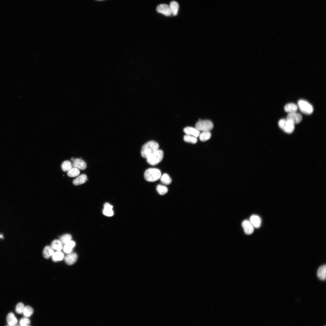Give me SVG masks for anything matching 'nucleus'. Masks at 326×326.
Masks as SVG:
<instances>
[{"mask_svg":"<svg viewBox=\"0 0 326 326\" xmlns=\"http://www.w3.org/2000/svg\"><path fill=\"white\" fill-rule=\"evenodd\" d=\"M156 190L159 194L164 195L167 193L168 190L166 187L159 184L157 186Z\"/></svg>","mask_w":326,"mask_h":326,"instance_id":"c756f323","label":"nucleus"},{"mask_svg":"<svg viewBox=\"0 0 326 326\" xmlns=\"http://www.w3.org/2000/svg\"><path fill=\"white\" fill-rule=\"evenodd\" d=\"M294 124L287 119H282L278 122L280 127L286 133H291L294 129Z\"/></svg>","mask_w":326,"mask_h":326,"instance_id":"39448f33","label":"nucleus"},{"mask_svg":"<svg viewBox=\"0 0 326 326\" xmlns=\"http://www.w3.org/2000/svg\"><path fill=\"white\" fill-rule=\"evenodd\" d=\"M169 6L171 14L174 16L176 15L177 14L179 7L178 3L175 1H172L170 2Z\"/></svg>","mask_w":326,"mask_h":326,"instance_id":"a211bd4d","label":"nucleus"},{"mask_svg":"<svg viewBox=\"0 0 326 326\" xmlns=\"http://www.w3.org/2000/svg\"><path fill=\"white\" fill-rule=\"evenodd\" d=\"M159 145L156 142L154 141H149L142 146L141 152L142 156L147 158L157 150L158 149Z\"/></svg>","mask_w":326,"mask_h":326,"instance_id":"f257e3e1","label":"nucleus"},{"mask_svg":"<svg viewBox=\"0 0 326 326\" xmlns=\"http://www.w3.org/2000/svg\"><path fill=\"white\" fill-rule=\"evenodd\" d=\"M184 139L186 142L193 144H195L197 142V139L196 137L192 136L187 134L184 136Z\"/></svg>","mask_w":326,"mask_h":326,"instance_id":"c85d7f7f","label":"nucleus"},{"mask_svg":"<svg viewBox=\"0 0 326 326\" xmlns=\"http://www.w3.org/2000/svg\"><path fill=\"white\" fill-rule=\"evenodd\" d=\"M302 116L300 114L296 112L290 113L287 116V120L294 124L299 123L302 120Z\"/></svg>","mask_w":326,"mask_h":326,"instance_id":"0eeeda50","label":"nucleus"},{"mask_svg":"<svg viewBox=\"0 0 326 326\" xmlns=\"http://www.w3.org/2000/svg\"><path fill=\"white\" fill-rule=\"evenodd\" d=\"M163 156V151L160 149H158L146 158L147 161L149 164L155 165L162 160Z\"/></svg>","mask_w":326,"mask_h":326,"instance_id":"7ed1b4c3","label":"nucleus"},{"mask_svg":"<svg viewBox=\"0 0 326 326\" xmlns=\"http://www.w3.org/2000/svg\"><path fill=\"white\" fill-rule=\"evenodd\" d=\"M87 176L84 174L78 177L73 181V184L75 185H78L84 183L87 180Z\"/></svg>","mask_w":326,"mask_h":326,"instance_id":"dca6fc26","label":"nucleus"},{"mask_svg":"<svg viewBox=\"0 0 326 326\" xmlns=\"http://www.w3.org/2000/svg\"><path fill=\"white\" fill-rule=\"evenodd\" d=\"M297 109V106L293 103L288 104H286L284 107L285 111L289 113L296 112Z\"/></svg>","mask_w":326,"mask_h":326,"instance_id":"aec40b11","label":"nucleus"},{"mask_svg":"<svg viewBox=\"0 0 326 326\" xmlns=\"http://www.w3.org/2000/svg\"><path fill=\"white\" fill-rule=\"evenodd\" d=\"M75 158H74L72 157V158H71V160L73 162L74 161V160H75Z\"/></svg>","mask_w":326,"mask_h":326,"instance_id":"72a5a7b5","label":"nucleus"},{"mask_svg":"<svg viewBox=\"0 0 326 326\" xmlns=\"http://www.w3.org/2000/svg\"><path fill=\"white\" fill-rule=\"evenodd\" d=\"M199 138L200 141L204 142L209 139L211 137V134L209 131H203L199 134Z\"/></svg>","mask_w":326,"mask_h":326,"instance_id":"5701e85b","label":"nucleus"},{"mask_svg":"<svg viewBox=\"0 0 326 326\" xmlns=\"http://www.w3.org/2000/svg\"><path fill=\"white\" fill-rule=\"evenodd\" d=\"M25 306L23 303L20 302L18 303L15 308L16 312L18 314H21L23 313Z\"/></svg>","mask_w":326,"mask_h":326,"instance_id":"2f4dec72","label":"nucleus"},{"mask_svg":"<svg viewBox=\"0 0 326 326\" xmlns=\"http://www.w3.org/2000/svg\"><path fill=\"white\" fill-rule=\"evenodd\" d=\"M249 221L254 227L258 228L261 225V220L260 217L258 215H252L250 217Z\"/></svg>","mask_w":326,"mask_h":326,"instance_id":"ddd939ff","label":"nucleus"},{"mask_svg":"<svg viewBox=\"0 0 326 326\" xmlns=\"http://www.w3.org/2000/svg\"><path fill=\"white\" fill-rule=\"evenodd\" d=\"M64 257V254L62 252L57 251L54 253L53 255L52 259L53 261H58L62 260Z\"/></svg>","mask_w":326,"mask_h":326,"instance_id":"a878e982","label":"nucleus"},{"mask_svg":"<svg viewBox=\"0 0 326 326\" xmlns=\"http://www.w3.org/2000/svg\"><path fill=\"white\" fill-rule=\"evenodd\" d=\"M184 132L187 135L198 137L200 134V131L196 128L192 127H187L184 129Z\"/></svg>","mask_w":326,"mask_h":326,"instance_id":"f8f14e48","label":"nucleus"},{"mask_svg":"<svg viewBox=\"0 0 326 326\" xmlns=\"http://www.w3.org/2000/svg\"><path fill=\"white\" fill-rule=\"evenodd\" d=\"M30 323V319L27 317L22 318L20 321V325L22 326L29 325Z\"/></svg>","mask_w":326,"mask_h":326,"instance_id":"473e14b6","label":"nucleus"},{"mask_svg":"<svg viewBox=\"0 0 326 326\" xmlns=\"http://www.w3.org/2000/svg\"><path fill=\"white\" fill-rule=\"evenodd\" d=\"M298 105L300 111L306 114H310L313 111V107L312 105L307 101L303 100H299Z\"/></svg>","mask_w":326,"mask_h":326,"instance_id":"423d86ee","label":"nucleus"},{"mask_svg":"<svg viewBox=\"0 0 326 326\" xmlns=\"http://www.w3.org/2000/svg\"><path fill=\"white\" fill-rule=\"evenodd\" d=\"M73 166L79 169L83 170L86 168L87 165L86 162L82 159L77 158L73 162Z\"/></svg>","mask_w":326,"mask_h":326,"instance_id":"9b49d317","label":"nucleus"},{"mask_svg":"<svg viewBox=\"0 0 326 326\" xmlns=\"http://www.w3.org/2000/svg\"><path fill=\"white\" fill-rule=\"evenodd\" d=\"M34 310L33 308L29 306L25 307L23 313L25 317L30 316L33 313Z\"/></svg>","mask_w":326,"mask_h":326,"instance_id":"7c9ffc66","label":"nucleus"},{"mask_svg":"<svg viewBox=\"0 0 326 326\" xmlns=\"http://www.w3.org/2000/svg\"><path fill=\"white\" fill-rule=\"evenodd\" d=\"M326 266L325 265L320 267L318 269L317 274L319 278L321 280H324L326 277Z\"/></svg>","mask_w":326,"mask_h":326,"instance_id":"2eb2a0df","label":"nucleus"},{"mask_svg":"<svg viewBox=\"0 0 326 326\" xmlns=\"http://www.w3.org/2000/svg\"><path fill=\"white\" fill-rule=\"evenodd\" d=\"M7 321L9 325L14 326L16 324L18 323V320L15 316L14 314L10 312L7 317Z\"/></svg>","mask_w":326,"mask_h":326,"instance_id":"f3484780","label":"nucleus"},{"mask_svg":"<svg viewBox=\"0 0 326 326\" xmlns=\"http://www.w3.org/2000/svg\"><path fill=\"white\" fill-rule=\"evenodd\" d=\"M213 125L212 122L209 120H200L196 124L195 128L199 131H209L212 129Z\"/></svg>","mask_w":326,"mask_h":326,"instance_id":"20e7f679","label":"nucleus"},{"mask_svg":"<svg viewBox=\"0 0 326 326\" xmlns=\"http://www.w3.org/2000/svg\"><path fill=\"white\" fill-rule=\"evenodd\" d=\"M160 179L161 182L166 185L170 184L172 181L171 178L167 174H163L161 176Z\"/></svg>","mask_w":326,"mask_h":326,"instance_id":"cd10ccee","label":"nucleus"},{"mask_svg":"<svg viewBox=\"0 0 326 326\" xmlns=\"http://www.w3.org/2000/svg\"><path fill=\"white\" fill-rule=\"evenodd\" d=\"M157 11L163 15L168 16L171 15V13L169 5L166 4L158 5L156 8Z\"/></svg>","mask_w":326,"mask_h":326,"instance_id":"6e6552de","label":"nucleus"},{"mask_svg":"<svg viewBox=\"0 0 326 326\" xmlns=\"http://www.w3.org/2000/svg\"><path fill=\"white\" fill-rule=\"evenodd\" d=\"M54 253L53 249L51 247L47 246L44 248L43 252V254L44 258L48 259L52 256Z\"/></svg>","mask_w":326,"mask_h":326,"instance_id":"6ab92c4d","label":"nucleus"},{"mask_svg":"<svg viewBox=\"0 0 326 326\" xmlns=\"http://www.w3.org/2000/svg\"><path fill=\"white\" fill-rule=\"evenodd\" d=\"M73 166V165L71 162L68 160L63 161L61 165L62 170L64 172L68 171Z\"/></svg>","mask_w":326,"mask_h":326,"instance_id":"b1692460","label":"nucleus"},{"mask_svg":"<svg viewBox=\"0 0 326 326\" xmlns=\"http://www.w3.org/2000/svg\"><path fill=\"white\" fill-rule=\"evenodd\" d=\"M64 260L68 265H72L76 261L77 259V255L74 252H70L66 255L64 257Z\"/></svg>","mask_w":326,"mask_h":326,"instance_id":"9d476101","label":"nucleus"},{"mask_svg":"<svg viewBox=\"0 0 326 326\" xmlns=\"http://www.w3.org/2000/svg\"><path fill=\"white\" fill-rule=\"evenodd\" d=\"M62 245L59 240H55L51 243V247L57 251H60L62 248Z\"/></svg>","mask_w":326,"mask_h":326,"instance_id":"4be33fe9","label":"nucleus"},{"mask_svg":"<svg viewBox=\"0 0 326 326\" xmlns=\"http://www.w3.org/2000/svg\"><path fill=\"white\" fill-rule=\"evenodd\" d=\"M113 206L108 203H106L104 205V209L103 210V214L107 216H111L113 214L112 210Z\"/></svg>","mask_w":326,"mask_h":326,"instance_id":"4468645a","label":"nucleus"},{"mask_svg":"<svg viewBox=\"0 0 326 326\" xmlns=\"http://www.w3.org/2000/svg\"><path fill=\"white\" fill-rule=\"evenodd\" d=\"M72 239L71 235L69 234H66L62 236L59 238V240L63 246H64L68 242L71 241Z\"/></svg>","mask_w":326,"mask_h":326,"instance_id":"bb28decb","label":"nucleus"},{"mask_svg":"<svg viewBox=\"0 0 326 326\" xmlns=\"http://www.w3.org/2000/svg\"><path fill=\"white\" fill-rule=\"evenodd\" d=\"M161 172L158 169L156 168H149L145 171L144 177L145 180L149 182H153L160 179Z\"/></svg>","mask_w":326,"mask_h":326,"instance_id":"f03ea898","label":"nucleus"},{"mask_svg":"<svg viewBox=\"0 0 326 326\" xmlns=\"http://www.w3.org/2000/svg\"><path fill=\"white\" fill-rule=\"evenodd\" d=\"M242 226L246 234L251 235L253 232L254 227L249 220H244L242 223Z\"/></svg>","mask_w":326,"mask_h":326,"instance_id":"1a4fd4ad","label":"nucleus"},{"mask_svg":"<svg viewBox=\"0 0 326 326\" xmlns=\"http://www.w3.org/2000/svg\"><path fill=\"white\" fill-rule=\"evenodd\" d=\"M75 245V243L74 241L71 240L69 241L64 246V251L67 254L71 252Z\"/></svg>","mask_w":326,"mask_h":326,"instance_id":"412c9836","label":"nucleus"},{"mask_svg":"<svg viewBox=\"0 0 326 326\" xmlns=\"http://www.w3.org/2000/svg\"><path fill=\"white\" fill-rule=\"evenodd\" d=\"M80 171L79 169L73 167L71 168L67 172L68 176L70 177H75L79 175Z\"/></svg>","mask_w":326,"mask_h":326,"instance_id":"393cba45","label":"nucleus"}]
</instances>
